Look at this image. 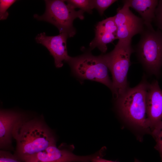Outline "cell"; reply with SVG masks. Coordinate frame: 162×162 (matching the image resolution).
<instances>
[{
    "mask_svg": "<svg viewBox=\"0 0 162 162\" xmlns=\"http://www.w3.org/2000/svg\"><path fill=\"white\" fill-rule=\"evenodd\" d=\"M101 155V152L99 151L91 155L78 156L68 149L59 148L55 145L27 157L23 162H90Z\"/></svg>",
    "mask_w": 162,
    "mask_h": 162,
    "instance_id": "8",
    "label": "cell"
},
{
    "mask_svg": "<svg viewBox=\"0 0 162 162\" xmlns=\"http://www.w3.org/2000/svg\"><path fill=\"white\" fill-rule=\"evenodd\" d=\"M123 2V6L113 16L117 28V38L118 40H132L134 35L140 34L145 26L142 19L135 15L127 4Z\"/></svg>",
    "mask_w": 162,
    "mask_h": 162,
    "instance_id": "7",
    "label": "cell"
},
{
    "mask_svg": "<svg viewBox=\"0 0 162 162\" xmlns=\"http://www.w3.org/2000/svg\"><path fill=\"white\" fill-rule=\"evenodd\" d=\"M0 162H22L18 159L10 152L1 150L0 151Z\"/></svg>",
    "mask_w": 162,
    "mask_h": 162,
    "instance_id": "19",
    "label": "cell"
},
{
    "mask_svg": "<svg viewBox=\"0 0 162 162\" xmlns=\"http://www.w3.org/2000/svg\"><path fill=\"white\" fill-rule=\"evenodd\" d=\"M153 21L154 22L158 29L162 32V0H158Z\"/></svg>",
    "mask_w": 162,
    "mask_h": 162,
    "instance_id": "18",
    "label": "cell"
},
{
    "mask_svg": "<svg viewBox=\"0 0 162 162\" xmlns=\"http://www.w3.org/2000/svg\"><path fill=\"white\" fill-rule=\"evenodd\" d=\"M146 103L147 121L151 133L162 121V90L157 80L148 83Z\"/></svg>",
    "mask_w": 162,
    "mask_h": 162,
    "instance_id": "10",
    "label": "cell"
},
{
    "mask_svg": "<svg viewBox=\"0 0 162 162\" xmlns=\"http://www.w3.org/2000/svg\"><path fill=\"white\" fill-rule=\"evenodd\" d=\"M66 2L70 4L75 9L78 8L83 11L89 14L92 13L94 8V0H68Z\"/></svg>",
    "mask_w": 162,
    "mask_h": 162,
    "instance_id": "15",
    "label": "cell"
},
{
    "mask_svg": "<svg viewBox=\"0 0 162 162\" xmlns=\"http://www.w3.org/2000/svg\"><path fill=\"white\" fill-rule=\"evenodd\" d=\"M27 115L13 110L1 109L0 111V148L13 150L12 133L16 124Z\"/></svg>",
    "mask_w": 162,
    "mask_h": 162,
    "instance_id": "11",
    "label": "cell"
},
{
    "mask_svg": "<svg viewBox=\"0 0 162 162\" xmlns=\"http://www.w3.org/2000/svg\"><path fill=\"white\" fill-rule=\"evenodd\" d=\"M134 51L131 40H118L112 51L103 54L112 75V93L115 99L129 88L127 74L130 64V56Z\"/></svg>",
    "mask_w": 162,
    "mask_h": 162,
    "instance_id": "3",
    "label": "cell"
},
{
    "mask_svg": "<svg viewBox=\"0 0 162 162\" xmlns=\"http://www.w3.org/2000/svg\"><path fill=\"white\" fill-rule=\"evenodd\" d=\"M148 83L144 77L136 86L129 87L116 99L118 111L123 118L134 127L150 133L147 121L146 103Z\"/></svg>",
    "mask_w": 162,
    "mask_h": 162,
    "instance_id": "2",
    "label": "cell"
},
{
    "mask_svg": "<svg viewBox=\"0 0 162 162\" xmlns=\"http://www.w3.org/2000/svg\"><path fill=\"white\" fill-rule=\"evenodd\" d=\"M95 37L89 44L90 49L97 47L104 53L107 50V44L117 39V28L113 16L98 22L95 26Z\"/></svg>",
    "mask_w": 162,
    "mask_h": 162,
    "instance_id": "12",
    "label": "cell"
},
{
    "mask_svg": "<svg viewBox=\"0 0 162 162\" xmlns=\"http://www.w3.org/2000/svg\"><path fill=\"white\" fill-rule=\"evenodd\" d=\"M136 47L137 57L144 69L158 76L162 68V32L145 27Z\"/></svg>",
    "mask_w": 162,
    "mask_h": 162,
    "instance_id": "5",
    "label": "cell"
},
{
    "mask_svg": "<svg viewBox=\"0 0 162 162\" xmlns=\"http://www.w3.org/2000/svg\"><path fill=\"white\" fill-rule=\"evenodd\" d=\"M46 10L41 16L35 14L34 18L46 21L53 25L58 29L59 33L66 34L68 38L75 34L76 30L73 25L74 20L77 18L83 20L84 12L75 8L65 0H46Z\"/></svg>",
    "mask_w": 162,
    "mask_h": 162,
    "instance_id": "6",
    "label": "cell"
},
{
    "mask_svg": "<svg viewBox=\"0 0 162 162\" xmlns=\"http://www.w3.org/2000/svg\"><path fill=\"white\" fill-rule=\"evenodd\" d=\"M101 157H98L93 159L92 162H116L102 158Z\"/></svg>",
    "mask_w": 162,
    "mask_h": 162,
    "instance_id": "20",
    "label": "cell"
},
{
    "mask_svg": "<svg viewBox=\"0 0 162 162\" xmlns=\"http://www.w3.org/2000/svg\"><path fill=\"white\" fill-rule=\"evenodd\" d=\"M150 134L156 142L154 148L159 153L162 162V121L155 126Z\"/></svg>",
    "mask_w": 162,
    "mask_h": 162,
    "instance_id": "14",
    "label": "cell"
},
{
    "mask_svg": "<svg viewBox=\"0 0 162 162\" xmlns=\"http://www.w3.org/2000/svg\"><path fill=\"white\" fill-rule=\"evenodd\" d=\"M117 1L115 0H94V8L102 16L104 11L111 4Z\"/></svg>",
    "mask_w": 162,
    "mask_h": 162,
    "instance_id": "17",
    "label": "cell"
},
{
    "mask_svg": "<svg viewBox=\"0 0 162 162\" xmlns=\"http://www.w3.org/2000/svg\"><path fill=\"white\" fill-rule=\"evenodd\" d=\"M67 63L72 74L81 81L89 80L105 85L113 91L108 68L103 54L95 56L87 52L75 57H70Z\"/></svg>",
    "mask_w": 162,
    "mask_h": 162,
    "instance_id": "4",
    "label": "cell"
},
{
    "mask_svg": "<svg viewBox=\"0 0 162 162\" xmlns=\"http://www.w3.org/2000/svg\"><path fill=\"white\" fill-rule=\"evenodd\" d=\"M16 1L15 0H0V20H6L9 16L8 9Z\"/></svg>",
    "mask_w": 162,
    "mask_h": 162,
    "instance_id": "16",
    "label": "cell"
},
{
    "mask_svg": "<svg viewBox=\"0 0 162 162\" xmlns=\"http://www.w3.org/2000/svg\"><path fill=\"white\" fill-rule=\"evenodd\" d=\"M68 36L63 33L54 36H47L45 32L38 34L35 38L36 42L45 46L53 56L55 66L62 67L63 62H67L70 58L68 53L67 40Z\"/></svg>",
    "mask_w": 162,
    "mask_h": 162,
    "instance_id": "9",
    "label": "cell"
},
{
    "mask_svg": "<svg viewBox=\"0 0 162 162\" xmlns=\"http://www.w3.org/2000/svg\"><path fill=\"white\" fill-rule=\"evenodd\" d=\"M134 162H141L139 160L135 159Z\"/></svg>",
    "mask_w": 162,
    "mask_h": 162,
    "instance_id": "21",
    "label": "cell"
},
{
    "mask_svg": "<svg viewBox=\"0 0 162 162\" xmlns=\"http://www.w3.org/2000/svg\"><path fill=\"white\" fill-rule=\"evenodd\" d=\"M129 7L134 9L141 16L145 26L147 28H154L152 25L155 17V10L158 0H123Z\"/></svg>",
    "mask_w": 162,
    "mask_h": 162,
    "instance_id": "13",
    "label": "cell"
},
{
    "mask_svg": "<svg viewBox=\"0 0 162 162\" xmlns=\"http://www.w3.org/2000/svg\"><path fill=\"white\" fill-rule=\"evenodd\" d=\"M12 136L16 140L14 155L23 162L27 157L56 145V139L42 117L26 116L15 125Z\"/></svg>",
    "mask_w": 162,
    "mask_h": 162,
    "instance_id": "1",
    "label": "cell"
}]
</instances>
